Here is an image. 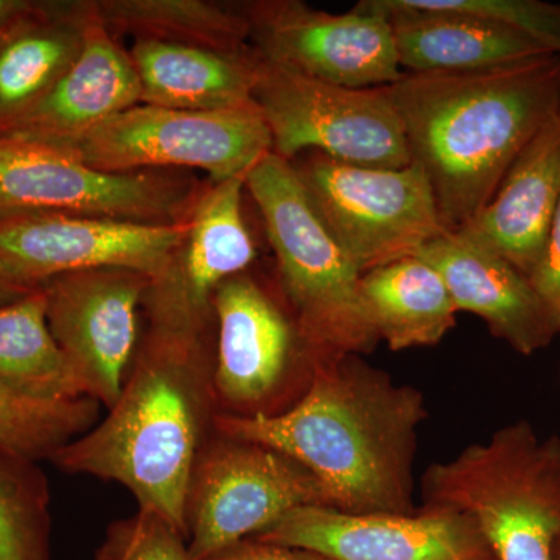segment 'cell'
Listing matches in <instances>:
<instances>
[{
    "label": "cell",
    "instance_id": "8fae6325",
    "mask_svg": "<svg viewBox=\"0 0 560 560\" xmlns=\"http://www.w3.org/2000/svg\"><path fill=\"white\" fill-rule=\"evenodd\" d=\"M237 10L264 60L312 79L371 90L390 86L405 73L388 18L370 0L342 14L301 0H250Z\"/></svg>",
    "mask_w": 560,
    "mask_h": 560
},
{
    "label": "cell",
    "instance_id": "52a82bcc",
    "mask_svg": "<svg viewBox=\"0 0 560 560\" xmlns=\"http://www.w3.org/2000/svg\"><path fill=\"white\" fill-rule=\"evenodd\" d=\"M253 98L270 128L272 153L282 160L312 151L359 167L411 164L404 125L385 88L338 86L259 55Z\"/></svg>",
    "mask_w": 560,
    "mask_h": 560
},
{
    "label": "cell",
    "instance_id": "ba28073f",
    "mask_svg": "<svg viewBox=\"0 0 560 560\" xmlns=\"http://www.w3.org/2000/svg\"><path fill=\"white\" fill-rule=\"evenodd\" d=\"M324 226L361 275L416 256L448 232L418 164L371 168L320 153L291 162Z\"/></svg>",
    "mask_w": 560,
    "mask_h": 560
},
{
    "label": "cell",
    "instance_id": "cb8c5ba5",
    "mask_svg": "<svg viewBox=\"0 0 560 560\" xmlns=\"http://www.w3.org/2000/svg\"><path fill=\"white\" fill-rule=\"evenodd\" d=\"M95 7L117 39L131 36L224 54L253 49L248 21L237 7L209 0H95Z\"/></svg>",
    "mask_w": 560,
    "mask_h": 560
},
{
    "label": "cell",
    "instance_id": "1f68e13d",
    "mask_svg": "<svg viewBox=\"0 0 560 560\" xmlns=\"http://www.w3.org/2000/svg\"><path fill=\"white\" fill-rule=\"evenodd\" d=\"M35 3L28 0H0V35L31 13Z\"/></svg>",
    "mask_w": 560,
    "mask_h": 560
},
{
    "label": "cell",
    "instance_id": "2e32d148",
    "mask_svg": "<svg viewBox=\"0 0 560 560\" xmlns=\"http://www.w3.org/2000/svg\"><path fill=\"white\" fill-rule=\"evenodd\" d=\"M212 307L217 408L223 415H257L289 378L294 364L307 360V348L294 320L246 272L221 283Z\"/></svg>",
    "mask_w": 560,
    "mask_h": 560
},
{
    "label": "cell",
    "instance_id": "484cf974",
    "mask_svg": "<svg viewBox=\"0 0 560 560\" xmlns=\"http://www.w3.org/2000/svg\"><path fill=\"white\" fill-rule=\"evenodd\" d=\"M0 560H50V490L38 460L0 447Z\"/></svg>",
    "mask_w": 560,
    "mask_h": 560
},
{
    "label": "cell",
    "instance_id": "5b68a950",
    "mask_svg": "<svg viewBox=\"0 0 560 560\" xmlns=\"http://www.w3.org/2000/svg\"><path fill=\"white\" fill-rule=\"evenodd\" d=\"M246 189L264 220L302 345L355 355L374 349L381 340L361 302V272L316 215L293 164L268 154L248 173Z\"/></svg>",
    "mask_w": 560,
    "mask_h": 560
},
{
    "label": "cell",
    "instance_id": "44dd1931",
    "mask_svg": "<svg viewBox=\"0 0 560 560\" xmlns=\"http://www.w3.org/2000/svg\"><path fill=\"white\" fill-rule=\"evenodd\" d=\"M97 18L95 0L36 2L0 35V128L32 108L75 62Z\"/></svg>",
    "mask_w": 560,
    "mask_h": 560
},
{
    "label": "cell",
    "instance_id": "5bb4252c",
    "mask_svg": "<svg viewBox=\"0 0 560 560\" xmlns=\"http://www.w3.org/2000/svg\"><path fill=\"white\" fill-rule=\"evenodd\" d=\"M254 539L331 560H497L475 522L444 508H420L412 514H348L304 506Z\"/></svg>",
    "mask_w": 560,
    "mask_h": 560
},
{
    "label": "cell",
    "instance_id": "4fadbf2b",
    "mask_svg": "<svg viewBox=\"0 0 560 560\" xmlns=\"http://www.w3.org/2000/svg\"><path fill=\"white\" fill-rule=\"evenodd\" d=\"M150 276L127 268H95L43 287L55 340L86 388L88 397L113 408L138 353L139 312Z\"/></svg>",
    "mask_w": 560,
    "mask_h": 560
},
{
    "label": "cell",
    "instance_id": "9a60e30c",
    "mask_svg": "<svg viewBox=\"0 0 560 560\" xmlns=\"http://www.w3.org/2000/svg\"><path fill=\"white\" fill-rule=\"evenodd\" d=\"M246 178L238 175L206 184L191 210L183 245L167 270L151 279L143 298L149 323L213 329V293L256 259L242 209Z\"/></svg>",
    "mask_w": 560,
    "mask_h": 560
},
{
    "label": "cell",
    "instance_id": "f546056e",
    "mask_svg": "<svg viewBox=\"0 0 560 560\" xmlns=\"http://www.w3.org/2000/svg\"><path fill=\"white\" fill-rule=\"evenodd\" d=\"M529 280L541 300L547 302L560 318V194L544 256L529 276Z\"/></svg>",
    "mask_w": 560,
    "mask_h": 560
},
{
    "label": "cell",
    "instance_id": "4dcf8cb0",
    "mask_svg": "<svg viewBox=\"0 0 560 560\" xmlns=\"http://www.w3.org/2000/svg\"><path fill=\"white\" fill-rule=\"evenodd\" d=\"M205 560H331L316 552L256 539L243 540Z\"/></svg>",
    "mask_w": 560,
    "mask_h": 560
},
{
    "label": "cell",
    "instance_id": "603a6c76",
    "mask_svg": "<svg viewBox=\"0 0 560 560\" xmlns=\"http://www.w3.org/2000/svg\"><path fill=\"white\" fill-rule=\"evenodd\" d=\"M360 296L390 350L438 345L456 324L458 311L440 272L416 256L361 275Z\"/></svg>",
    "mask_w": 560,
    "mask_h": 560
},
{
    "label": "cell",
    "instance_id": "3957f363",
    "mask_svg": "<svg viewBox=\"0 0 560 560\" xmlns=\"http://www.w3.org/2000/svg\"><path fill=\"white\" fill-rule=\"evenodd\" d=\"M385 90L445 230L456 232L492 200L518 154L560 114V55L478 72H405Z\"/></svg>",
    "mask_w": 560,
    "mask_h": 560
},
{
    "label": "cell",
    "instance_id": "ac0fdd59",
    "mask_svg": "<svg viewBox=\"0 0 560 560\" xmlns=\"http://www.w3.org/2000/svg\"><path fill=\"white\" fill-rule=\"evenodd\" d=\"M447 285L456 311L480 316L489 330L522 355L547 348L560 318L541 300L528 276L503 257L445 232L416 253Z\"/></svg>",
    "mask_w": 560,
    "mask_h": 560
},
{
    "label": "cell",
    "instance_id": "7a4b0ae2",
    "mask_svg": "<svg viewBox=\"0 0 560 560\" xmlns=\"http://www.w3.org/2000/svg\"><path fill=\"white\" fill-rule=\"evenodd\" d=\"M212 330L149 323L119 400L51 456L55 466L119 482L139 510L156 512L186 536L191 475L219 412Z\"/></svg>",
    "mask_w": 560,
    "mask_h": 560
},
{
    "label": "cell",
    "instance_id": "277c9868",
    "mask_svg": "<svg viewBox=\"0 0 560 560\" xmlns=\"http://www.w3.org/2000/svg\"><path fill=\"white\" fill-rule=\"evenodd\" d=\"M423 508L467 515L497 560H551L560 539V438L528 420L497 430L422 477Z\"/></svg>",
    "mask_w": 560,
    "mask_h": 560
},
{
    "label": "cell",
    "instance_id": "e0dca14e",
    "mask_svg": "<svg viewBox=\"0 0 560 560\" xmlns=\"http://www.w3.org/2000/svg\"><path fill=\"white\" fill-rule=\"evenodd\" d=\"M140 103L138 73L120 40L95 18L80 57L0 136L73 150L106 120Z\"/></svg>",
    "mask_w": 560,
    "mask_h": 560
},
{
    "label": "cell",
    "instance_id": "836d02e7",
    "mask_svg": "<svg viewBox=\"0 0 560 560\" xmlns=\"http://www.w3.org/2000/svg\"><path fill=\"white\" fill-rule=\"evenodd\" d=\"M551 560H560V539L556 541L555 548H552Z\"/></svg>",
    "mask_w": 560,
    "mask_h": 560
},
{
    "label": "cell",
    "instance_id": "f1b7e54d",
    "mask_svg": "<svg viewBox=\"0 0 560 560\" xmlns=\"http://www.w3.org/2000/svg\"><path fill=\"white\" fill-rule=\"evenodd\" d=\"M97 560H197L186 536L156 512L138 514L110 526Z\"/></svg>",
    "mask_w": 560,
    "mask_h": 560
},
{
    "label": "cell",
    "instance_id": "30bf717a",
    "mask_svg": "<svg viewBox=\"0 0 560 560\" xmlns=\"http://www.w3.org/2000/svg\"><path fill=\"white\" fill-rule=\"evenodd\" d=\"M304 506L329 508L311 471L267 445L213 430L187 493V545L195 559L205 560Z\"/></svg>",
    "mask_w": 560,
    "mask_h": 560
},
{
    "label": "cell",
    "instance_id": "6da1fadb",
    "mask_svg": "<svg viewBox=\"0 0 560 560\" xmlns=\"http://www.w3.org/2000/svg\"><path fill=\"white\" fill-rule=\"evenodd\" d=\"M308 350V349H307ZM308 388L289 410L217 412L213 430L257 442L300 463L334 510L412 514V466L423 396L355 353L312 352Z\"/></svg>",
    "mask_w": 560,
    "mask_h": 560
},
{
    "label": "cell",
    "instance_id": "4316f807",
    "mask_svg": "<svg viewBox=\"0 0 560 560\" xmlns=\"http://www.w3.org/2000/svg\"><path fill=\"white\" fill-rule=\"evenodd\" d=\"M101 404L77 400H43L25 396L0 382V447L27 458L51 459L66 444L97 422Z\"/></svg>",
    "mask_w": 560,
    "mask_h": 560
},
{
    "label": "cell",
    "instance_id": "8992f818",
    "mask_svg": "<svg viewBox=\"0 0 560 560\" xmlns=\"http://www.w3.org/2000/svg\"><path fill=\"white\" fill-rule=\"evenodd\" d=\"M206 184L173 171L110 173L72 151L0 136V217L61 213L176 226Z\"/></svg>",
    "mask_w": 560,
    "mask_h": 560
},
{
    "label": "cell",
    "instance_id": "7402d4cb",
    "mask_svg": "<svg viewBox=\"0 0 560 560\" xmlns=\"http://www.w3.org/2000/svg\"><path fill=\"white\" fill-rule=\"evenodd\" d=\"M130 51L140 84V103L184 110H231L256 105L253 98L259 54L135 40Z\"/></svg>",
    "mask_w": 560,
    "mask_h": 560
},
{
    "label": "cell",
    "instance_id": "9c48e42d",
    "mask_svg": "<svg viewBox=\"0 0 560 560\" xmlns=\"http://www.w3.org/2000/svg\"><path fill=\"white\" fill-rule=\"evenodd\" d=\"M72 151L110 173L194 168L210 183L248 175L272 153V138L257 105L231 110L131 106L81 140Z\"/></svg>",
    "mask_w": 560,
    "mask_h": 560
},
{
    "label": "cell",
    "instance_id": "d6986e66",
    "mask_svg": "<svg viewBox=\"0 0 560 560\" xmlns=\"http://www.w3.org/2000/svg\"><path fill=\"white\" fill-rule=\"evenodd\" d=\"M560 194V114L518 154L488 202L455 234L533 275L544 256Z\"/></svg>",
    "mask_w": 560,
    "mask_h": 560
},
{
    "label": "cell",
    "instance_id": "83f0119b",
    "mask_svg": "<svg viewBox=\"0 0 560 560\" xmlns=\"http://www.w3.org/2000/svg\"><path fill=\"white\" fill-rule=\"evenodd\" d=\"M415 9L445 10L495 22L560 55V3L541 0H407Z\"/></svg>",
    "mask_w": 560,
    "mask_h": 560
},
{
    "label": "cell",
    "instance_id": "d4e9b609",
    "mask_svg": "<svg viewBox=\"0 0 560 560\" xmlns=\"http://www.w3.org/2000/svg\"><path fill=\"white\" fill-rule=\"evenodd\" d=\"M0 382L36 399L88 397L83 382L51 334L43 287L0 305Z\"/></svg>",
    "mask_w": 560,
    "mask_h": 560
},
{
    "label": "cell",
    "instance_id": "d6a6232c",
    "mask_svg": "<svg viewBox=\"0 0 560 560\" xmlns=\"http://www.w3.org/2000/svg\"><path fill=\"white\" fill-rule=\"evenodd\" d=\"M28 293H32V291L18 289V287L10 285L5 280L0 279V305L21 300V298H24L25 294Z\"/></svg>",
    "mask_w": 560,
    "mask_h": 560
},
{
    "label": "cell",
    "instance_id": "7c38bea8",
    "mask_svg": "<svg viewBox=\"0 0 560 560\" xmlns=\"http://www.w3.org/2000/svg\"><path fill=\"white\" fill-rule=\"evenodd\" d=\"M187 224L160 226L61 213L0 217V279L27 291L95 268H127L156 279L183 245Z\"/></svg>",
    "mask_w": 560,
    "mask_h": 560
},
{
    "label": "cell",
    "instance_id": "ffe728a7",
    "mask_svg": "<svg viewBox=\"0 0 560 560\" xmlns=\"http://www.w3.org/2000/svg\"><path fill=\"white\" fill-rule=\"evenodd\" d=\"M370 2L388 18L404 72H478L556 55L521 32L480 18L415 9L407 0Z\"/></svg>",
    "mask_w": 560,
    "mask_h": 560
}]
</instances>
